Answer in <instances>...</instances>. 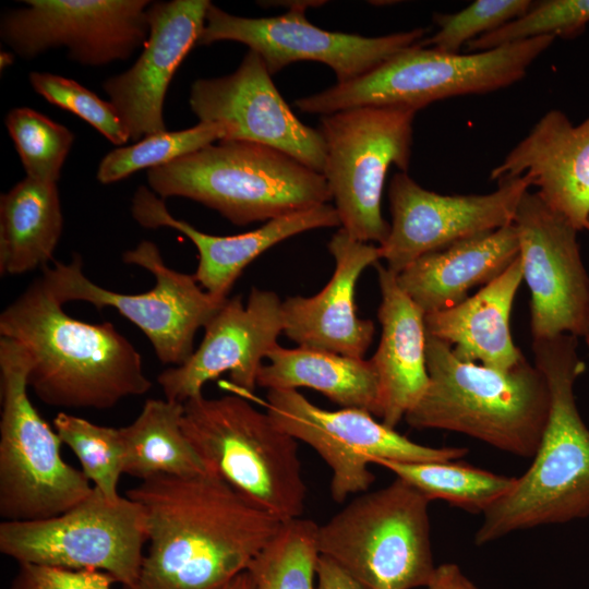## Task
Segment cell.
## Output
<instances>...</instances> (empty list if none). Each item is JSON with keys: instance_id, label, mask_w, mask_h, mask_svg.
Returning <instances> with one entry per match:
<instances>
[{"instance_id": "cell-1", "label": "cell", "mask_w": 589, "mask_h": 589, "mask_svg": "<svg viewBox=\"0 0 589 589\" xmlns=\"http://www.w3.org/2000/svg\"><path fill=\"white\" fill-rule=\"evenodd\" d=\"M125 496L142 504L148 527V550L131 589H223L283 525L209 470L155 476Z\"/></svg>"}, {"instance_id": "cell-2", "label": "cell", "mask_w": 589, "mask_h": 589, "mask_svg": "<svg viewBox=\"0 0 589 589\" xmlns=\"http://www.w3.org/2000/svg\"><path fill=\"white\" fill-rule=\"evenodd\" d=\"M62 306L40 277L0 315V336L25 349L28 387L44 404L104 410L151 389L140 352L111 323H85Z\"/></svg>"}, {"instance_id": "cell-3", "label": "cell", "mask_w": 589, "mask_h": 589, "mask_svg": "<svg viewBox=\"0 0 589 589\" xmlns=\"http://www.w3.org/2000/svg\"><path fill=\"white\" fill-rule=\"evenodd\" d=\"M577 348V337L569 334L532 340L534 365L550 393L548 421L530 467L483 514L477 545L589 516V429L574 394L586 365Z\"/></svg>"}, {"instance_id": "cell-4", "label": "cell", "mask_w": 589, "mask_h": 589, "mask_svg": "<svg viewBox=\"0 0 589 589\" xmlns=\"http://www.w3.org/2000/svg\"><path fill=\"white\" fill-rule=\"evenodd\" d=\"M429 385L407 413L414 429L461 433L502 452L530 458L549 417L550 393L543 374L525 358L500 371L457 358L426 335Z\"/></svg>"}, {"instance_id": "cell-5", "label": "cell", "mask_w": 589, "mask_h": 589, "mask_svg": "<svg viewBox=\"0 0 589 589\" xmlns=\"http://www.w3.org/2000/svg\"><path fill=\"white\" fill-rule=\"evenodd\" d=\"M151 190L165 200L199 202L237 226L268 221L332 201L323 173L275 147L220 140L148 169Z\"/></svg>"}, {"instance_id": "cell-6", "label": "cell", "mask_w": 589, "mask_h": 589, "mask_svg": "<svg viewBox=\"0 0 589 589\" xmlns=\"http://www.w3.org/2000/svg\"><path fill=\"white\" fill-rule=\"evenodd\" d=\"M181 428L207 470L285 522L304 512L298 441L244 397L203 394L184 404Z\"/></svg>"}, {"instance_id": "cell-7", "label": "cell", "mask_w": 589, "mask_h": 589, "mask_svg": "<svg viewBox=\"0 0 589 589\" xmlns=\"http://www.w3.org/2000/svg\"><path fill=\"white\" fill-rule=\"evenodd\" d=\"M554 39L541 36L467 55L418 44L356 80L297 99L294 106L320 116L359 107L418 111L437 100L490 93L516 83Z\"/></svg>"}, {"instance_id": "cell-8", "label": "cell", "mask_w": 589, "mask_h": 589, "mask_svg": "<svg viewBox=\"0 0 589 589\" xmlns=\"http://www.w3.org/2000/svg\"><path fill=\"white\" fill-rule=\"evenodd\" d=\"M430 500L396 479L356 495L317 527V549L368 589L425 587L433 562Z\"/></svg>"}, {"instance_id": "cell-9", "label": "cell", "mask_w": 589, "mask_h": 589, "mask_svg": "<svg viewBox=\"0 0 589 589\" xmlns=\"http://www.w3.org/2000/svg\"><path fill=\"white\" fill-rule=\"evenodd\" d=\"M29 360L0 336V516L27 521L58 516L93 491L82 470L61 456L62 441L28 397Z\"/></svg>"}, {"instance_id": "cell-10", "label": "cell", "mask_w": 589, "mask_h": 589, "mask_svg": "<svg viewBox=\"0 0 589 589\" xmlns=\"http://www.w3.org/2000/svg\"><path fill=\"white\" fill-rule=\"evenodd\" d=\"M414 110L359 107L321 116L326 147L323 171L340 227L360 242L382 244L390 225L382 214L386 173L408 170Z\"/></svg>"}, {"instance_id": "cell-11", "label": "cell", "mask_w": 589, "mask_h": 589, "mask_svg": "<svg viewBox=\"0 0 589 589\" xmlns=\"http://www.w3.org/2000/svg\"><path fill=\"white\" fill-rule=\"evenodd\" d=\"M122 261L148 271L156 279L155 286L132 294L108 290L85 275L79 253H73L69 263L55 261L52 266L44 267L41 278L62 305L84 301L97 310L112 308L143 332L161 363L183 364L194 352L196 332L228 298H214L194 275L168 267L153 241L142 240L124 251Z\"/></svg>"}, {"instance_id": "cell-12", "label": "cell", "mask_w": 589, "mask_h": 589, "mask_svg": "<svg viewBox=\"0 0 589 589\" xmlns=\"http://www.w3.org/2000/svg\"><path fill=\"white\" fill-rule=\"evenodd\" d=\"M148 541L147 516L139 502H109L93 486L69 510L46 519L0 524V552L19 564L107 573L131 589L141 572Z\"/></svg>"}, {"instance_id": "cell-13", "label": "cell", "mask_w": 589, "mask_h": 589, "mask_svg": "<svg viewBox=\"0 0 589 589\" xmlns=\"http://www.w3.org/2000/svg\"><path fill=\"white\" fill-rule=\"evenodd\" d=\"M264 406L278 428L311 446L330 468V495L337 503L368 491L375 480L369 466L376 460H452L468 453L413 442L363 409H323L297 389L268 390Z\"/></svg>"}, {"instance_id": "cell-14", "label": "cell", "mask_w": 589, "mask_h": 589, "mask_svg": "<svg viewBox=\"0 0 589 589\" xmlns=\"http://www.w3.org/2000/svg\"><path fill=\"white\" fill-rule=\"evenodd\" d=\"M426 29L393 33L378 37L333 32L316 27L305 9L291 8L272 17H243L211 3L197 46L230 40L257 52L273 75L298 61H316L329 67L337 83L356 80L394 56L418 45Z\"/></svg>"}, {"instance_id": "cell-15", "label": "cell", "mask_w": 589, "mask_h": 589, "mask_svg": "<svg viewBox=\"0 0 589 589\" xmlns=\"http://www.w3.org/2000/svg\"><path fill=\"white\" fill-rule=\"evenodd\" d=\"M2 13L0 35L12 51L33 59L64 47L73 61L103 67L129 59L148 34V0H26Z\"/></svg>"}, {"instance_id": "cell-16", "label": "cell", "mask_w": 589, "mask_h": 589, "mask_svg": "<svg viewBox=\"0 0 589 589\" xmlns=\"http://www.w3.org/2000/svg\"><path fill=\"white\" fill-rule=\"evenodd\" d=\"M497 182L489 194L443 195L422 188L407 172H396L388 189L389 233L378 245L386 267L397 275L426 253L513 224L531 182L526 175Z\"/></svg>"}, {"instance_id": "cell-17", "label": "cell", "mask_w": 589, "mask_h": 589, "mask_svg": "<svg viewBox=\"0 0 589 589\" xmlns=\"http://www.w3.org/2000/svg\"><path fill=\"white\" fill-rule=\"evenodd\" d=\"M522 278L530 291L532 340L562 334L584 336L589 308V275L577 233L565 217L529 190L514 221Z\"/></svg>"}, {"instance_id": "cell-18", "label": "cell", "mask_w": 589, "mask_h": 589, "mask_svg": "<svg viewBox=\"0 0 589 589\" xmlns=\"http://www.w3.org/2000/svg\"><path fill=\"white\" fill-rule=\"evenodd\" d=\"M189 105L199 122L219 127L221 140L268 145L323 173L326 147L320 130L294 116L257 52L249 49L230 74L193 82Z\"/></svg>"}, {"instance_id": "cell-19", "label": "cell", "mask_w": 589, "mask_h": 589, "mask_svg": "<svg viewBox=\"0 0 589 589\" xmlns=\"http://www.w3.org/2000/svg\"><path fill=\"white\" fill-rule=\"evenodd\" d=\"M204 329L192 356L157 376L166 399L184 404L224 373H229L233 386L250 395L263 360L284 332L283 301L274 291L252 288L247 303L241 296L228 298Z\"/></svg>"}, {"instance_id": "cell-20", "label": "cell", "mask_w": 589, "mask_h": 589, "mask_svg": "<svg viewBox=\"0 0 589 589\" xmlns=\"http://www.w3.org/2000/svg\"><path fill=\"white\" fill-rule=\"evenodd\" d=\"M208 0L154 1L147 10L149 34L135 63L103 83L130 141L167 131L164 103L170 82L197 46Z\"/></svg>"}, {"instance_id": "cell-21", "label": "cell", "mask_w": 589, "mask_h": 589, "mask_svg": "<svg viewBox=\"0 0 589 589\" xmlns=\"http://www.w3.org/2000/svg\"><path fill=\"white\" fill-rule=\"evenodd\" d=\"M327 247L335 261L332 278L312 297L283 301L284 333L299 347L364 358L375 326L358 316L356 287L362 272L381 260L380 249L352 239L341 228Z\"/></svg>"}, {"instance_id": "cell-22", "label": "cell", "mask_w": 589, "mask_h": 589, "mask_svg": "<svg viewBox=\"0 0 589 589\" xmlns=\"http://www.w3.org/2000/svg\"><path fill=\"white\" fill-rule=\"evenodd\" d=\"M131 212L142 227H168L188 237L199 253L195 279L207 293L220 301L228 298L247 266L272 247L309 230L340 226L336 208L326 203L271 219L249 232L213 236L173 217L165 200L146 187L135 191Z\"/></svg>"}, {"instance_id": "cell-23", "label": "cell", "mask_w": 589, "mask_h": 589, "mask_svg": "<svg viewBox=\"0 0 589 589\" xmlns=\"http://www.w3.org/2000/svg\"><path fill=\"white\" fill-rule=\"evenodd\" d=\"M526 175L538 194L578 231H589V117L574 125L549 110L491 171V180Z\"/></svg>"}, {"instance_id": "cell-24", "label": "cell", "mask_w": 589, "mask_h": 589, "mask_svg": "<svg viewBox=\"0 0 589 589\" xmlns=\"http://www.w3.org/2000/svg\"><path fill=\"white\" fill-rule=\"evenodd\" d=\"M382 327L370 359L378 381L377 418L394 428L420 401L429 385L426 330L423 311L397 283V275L376 263Z\"/></svg>"}, {"instance_id": "cell-25", "label": "cell", "mask_w": 589, "mask_h": 589, "mask_svg": "<svg viewBox=\"0 0 589 589\" xmlns=\"http://www.w3.org/2000/svg\"><path fill=\"white\" fill-rule=\"evenodd\" d=\"M519 255L514 224L426 253L397 274L399 287L424 314L454 306L486 285Z\"/></svg>"}, {"instance_id": "cell-26", "label": "cell", "mask_w": 589, "mask_h": 589, "mask_svg": "<svg viewBox=\"0 0 589 589\" xmlns=\"http://www.w3.org/2000/svg\"><path fill=\"white\" fill-rule=\"evenodd\" d=\"M524 280L519 255L498 277L458 304L424 315L426 335L447 344L462 361L500 371L519 364L509 317Z\"/></svg>"}, {"instance_id": "cell-27", "label": "cell", "mask_w": 589, "mask_h": 589, "mask_svg": "<svg viewBox=\"0 0 589 589\" xmlns=\"http://www.w3.org/2000/svg\"><path fill=\"white\" fill-rule=\"evenodd\" d=\"M257 385L268 390L308 387L341 408L363 409L377 418L378 381L371 360L328 351L276 345L267 354Z\"/></svg>"}, {"instance_id": "cell-28", "label": "cell", "mask_w": 589, "mask_h": 589, "mask_svg": "<svg viewBox=\"0 0 589 589\" xmlns=\"http://www.w3.org/2000/svg\"><path fill=\"white\" fill-rule=\"evenodd\" d=\"M63 228L58 185L26 177L0 199V273L48 266Z\"/></svg>"}, {"instance_id": "cell-29", "label": "cell", "mask_w": 589, "mask_h": 589, "mask_svg": "<svg viewBox=\"0 0 589 589\" xmlns=\"http://www.w3.org/2000/svg\"><path fill=\"white\" fill-rule=\"evenodd\" d=\"M183 410L181 402L151 398L132 423L120 428L123 473L143 481L159 474L195 476L208 471L183 433Z\"/></svg>"}, {"instance_id": "cell-30", "label": "cell", "mask_w": 589, "mask_h": 589, "mask_svg": "<svg viewBox=\"0 0 589 589\" xmlns=\"http://www.w3.org/2000/svg\"><path fill=\"white\" fill-rule=\"evenodd\" d=\"M374 465L386 468L430 501L442 500L482 515L516 482V477L497 474L458 459L422 462L376 460Z\"/></svg>"}, {"instance_id": "cell-31", "label": "cell", "mask_w": 589, "mask_h": 589, "mask_svg": "<svg viewBox=\"0 0 589 589\" xmlns=\"http://www.w3.org/2000/svg\"><path fill=\"white\" fill-rule=\"evenodd\" d=\"M317 527L302 517L283 522L248 567L255 589H315Z\"/></svg>"}, {"instance_id": "cell-32", "label": "cell", "mask_w": 589, "mask_h": 589, "mask_svg": "<svg viewBox=\"0 0 589 589\" xmlns=\"http://www.w3.org/2000/svg\"><path fill=\"white\" fill-rule=\"evenodd\" d=\"M53 426L63 444L77 457L81 470L106 500L118 502L123 474L124 445L120 428L93 423L60 411Z\"/></svg>"}, {"instance_id": "cell-33", "label": "cell", "mask_w": 589, "mask_h": 589, "mask_svg": "<svg viewBox=\"0 0 589 589\" xmlns=\"http://www.w3.org/2000/svg\"><path fill=\"white\" fill-rule=\"evenodd\" d=\"M221 139L219 127L207 122L148 135L109 152L99 163L97 180L103 184L113 183L142 169L165 166Z\"/></svg>"}, {"instance_id": "cell-34", "label": "cell", "mask_w": 589, "mask_h": 589, "mask_svg": "<svg viewBox=\"0 0 589 589\" xmlns=\"http://www.w3.org/2000/svg\"><path fill=\"white\" fill-rule=\"evenodd\" d=\"M4 123L26 177L57 183L74 134L67 127L27 107L11 109Z\"/></svg>"}, {"instance_id": "cell-35", "label": "cell", "mask_w": 589, "mask_h": 589, "mask_svg": "<svg viewBox=\"0 0 589 589\" xmlns=\"http://www.w3.org/2000/svg\"><path fill=\"white\" fill-rule=\"evenodd\" d=\"M588 23L589 0L536 1L519 17L469 41L466 47L480 52L541 36L573 38Z\"/></svg>"}, {"instance_id": "cell-36", "label": "cell", "mask_w": 589, "mask_h": 589, "mask_svg": "<svg viewBox=\"0 0 589 589\" xmlns=\"http://www.w3.org/2000/svg\"><path fill=\"white\" fill-rule=\"evenodd\" d=\"M530 0H477L464 10L433 19L438 31L419 45L444 52L458 53L461 46L522 15Z\"/></svg>"}, {"instance_id": "cell-37", "label": "cell", "mask_w": 589, "mask_h": 589, "mask_svg": "<svg viewBox=\"0 0 589 589\" xmlns=\"http://www.w3.org/2000/svg\"><path fill=\"white\" fill-rule=\"evenodd\" d=\"M33 89L48 103L76 115L108 141L123 146L130 136L110 101L99 98L74 80L48 72H31Z\"/></svg>"}, {"instance_id": "cell-38", "label": "cell", "mask_w": 589, "mask_h": 589, "mask_svg": "<svg viewBox=\"0 0 589 589\" xmlns=\"http://www.w3.org/2000/svg\"><path fill=\"white\" fill-rule=\"evenodd\" d=\"M116 580L95 569H67L20 564L9 589H111Z\"/></svg>"}, {"instance_id": "cell-39", "label": "cell", "mask_w": 589, "mask_h": 589, "mask_svg": "<svg viewBox=\"0 0 589 589\" xmlns=\"http://www.w3.org/2000/svg\"><path fill=\"white\" fill-rule=\"evenodd\" d=\"M315 589H368L329 558L320 555Z\"/></svg>"}, {"instance_id": "cell-40", "label": "cell", "mask_w": 589, "mask_h": 589, "mask_svg": "<svg viewBox=\"0 0 589 589\" xmlns=\"http://www.w3.org/2000/svg\"><path fill=\"white\" fill-rule=\"evenodd\" d=\"M426 589H479L455 563L435 567Z\"/></svg>"}, {"instance_id": "cell-41", "label": "cell", "mask_w": 589, "mask_h": 589, "mask_svg": "<svg viewBox=\"0 0 589 589\" xmlns=\"http://www.w3.org/2000/svg\"><path fill=\"white\" fill-rule=\"evenodd\" d=\"M223 589H255L253 578L247 569L237 575Z\"/></svg>"}, {"instance_id": "cell-42", "label": "cell", "mask_w": 589, "mask_h": 589, "mask_svg": "<svg viewBox=\"0 0 589 589\" xmlns=\"http://www.w3.org/2000/svg\"><path fill=\"white\" fill-rule=\"evenodd\" d=\"M274 5H286L289 9L291 8H301V9H308L312 7H320L322 3H325L324 1H275Z\"/></svg>"}, {"instance_id": "cell-43", "label": "cell", "mask_w": 589, "mask_h": 589, "mask_svg": "<svg viewBox=\"0 0 589 589\" xmlns=\"http://www.w3.org/2000/svg\"><path fill=\"white\" fill-rule=\"evenodd\" d=\"M14 62V55L8 51H1L0 53V69L1 71L10 67Z\"/></svg>"}, {"instance_id": "cell-44", "label": "cell", "mask_w": 589, "mask_h": 589, "mask_svg": "<svg viewBox=\"0 0 589 589\" xmlns=\"http://www.w3.org/2000/svg\"><path fill=\"white\" fill-rule=\"evenodd\" d=\"M585 339H586V342L589 347V308H588V317H587V325H586V330H585V334L582 336Z\"/></svg>"}]
</instances>
